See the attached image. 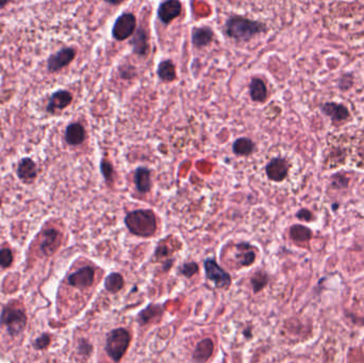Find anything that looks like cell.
<instances>
[{"instance_id":"1","label":"cell","mask_w":364,"mask_h":363,"mask_svg":"<svg viewBox=\"0 0 364 363\" xmlns=\"http://www.w3.org/2000/svg\"><path fill=\"white\" fill-rule=\"evenodd\" d=\"M266 31L264 24L244 16H231L225 24V32L231 39L248 41L254 35Z\"/></svg>"},{"instance_id":"2","label":"cell","mask_w":364,"mask_h":363,"mask_svg":"<svg viewBox=\"0 0 364 363\" xmlns=\"http://www.w3.org/2000/svg\"><path fill=\"white\" fill-rule=\"evenodd\" d=\"M125 224L131 233L142 238L154 235L157 230L156 215L151 210L132 211L125 217Z\"/></svg>"},{"instance_id":"3","label":"cell","mask_w":364,"mask_h":363,"mask_svg":"<svg viewBox=\"0 0 364 363\" xmlns=\"http://www.w3.org/2000/svg\"><path fill=\"white\" fill-rule=\"evenodd\" d=\"M130 341L131 337L129 332L124 328H117L109 334L105 351L114 362H118L126 354Z\"/></svg>"},{"instance_id":"4","label":"cell","mask_w":364,"mask_h":363,"mask_svg":"<svg viewBox=\"0 0 364 363\" xmlns=\"http://www.w3.org/2000/svg\"><path fill=\"white\" fill-rule=\"evenodd\" d=\"M0 323L5 326L11 336H16L24 330L27 319L23 310L8 307L5 308L0 317Z\"/></svg>"},{"instance_id":"5","label":"cell","mask_w":364,"mask_h":363,"mask_svg":"<svg viewBox=\"0 0 364 363\" xmlns=\"http://www.w3.org/2000/svg\"><path fill=\"white\" fill-rule=\"evenodd\" d=\"M136 27V20L132 13H123L116 19L113 28L112 35L116 41H125L130 38Z\"/></svg>"},{"instance_id":"6","label":"cell","mask_w":364,"mask_h":363,"mask_svg":"<svg viewBox=\"0 0 364 363\" xmlns=\"http://www.w3.org/2000/svg\"><path fill=\"white\" fill-rule=\"evenodd\" d=\"M206 275L210 281L214 283L216 288H228L231 283L230 275L225 271L214 260L209 259L205 262Z\"/></svg>"},{"instance_id":"7","label":"cell","mask_w":364,"mask_h":363,"mask_svg":"<svg viewBox=\"0 0 364 363\" xmlns=\"http://www.w3.org/2000/svg\"><path fill=\"white\" fill-rule=\"evenodd\" d=\"M181 10L182 6L178 0H168L159 6L158 17L162 24L169 25L179 16Z\"/></svg>"},{"instance_id":"8","label":"cell","mask_w":364,"mask_h":363,"mask_svg":"<svg viewBox=\"0 0 364 363\" xmlns=\"http://www.w3.org/2000/svg\"><path fill=\"white\" fill-rule=\"evenodd\" d=\"M94 277H95V270L92 267L85 266L80 268L77 271H75L74 274H71L68 277V283L75 286V288L85 289L93 284Z\"/></svg>"},{"instance_id":"9","label":"cell","mask_w":364,"mask_h":363,"mask_svg":"<svg viewBox=\"0 0 364 363\" xmlns=\"http://www.w3.org/2000/svg\"><path fill=\"white\" fill-rule=\"evenodd\" d=\"M232 258L239 266H249L256 260V252L251 245L247 243H239L233 246Z\"/></svg>"},{"instance_id":"10","label":"cell","mask_w":364,"mask_h":363,"mask_svg":"<svg viewBox=\"0 0 364 363\" xmlns=\"http://www.w3.org/2000/svg\"><path fill=\"white\" fill-rule=\"evenodd\" d=\"M266 175L271 181L280 183L286 176L289 172V164L282 158H275L270 160L265 168Z\"/></svg>"},{"instance_id":"11","label":"cell","mask_w":364,"mask_h":363,"mask_svg":"<svg viewBox=\"0 0 364 363\" xmlns=\"http://www.w3.org/2000/svg\"><path fill=\"white\" fill-rule=\"evenodd\" d=\"M76 56V51L72 48L61 49L58 53L52 56L48 61V68L50 71L59 70L69 64Z\"/></svg>"},{"instance_id":"12","label":"cell","mask_w":364,"mask_h":363,"mask_svg":"<svg viewBox=\"0 0 364 363\" xmlns=\"http://www.w3.org/2000/svg\"><path fill=\"white\" fill-rule=\"evenodd\" d=\"M214 351V343L211 339H204L197 344L194 351L193 359L197 363H205L210 359Z\"/></svg>"},{"instance_id":"13","label":"cell","mask_w":364,"mask_h":363,"mask_svg":"<svg viewBox=\"0 0 364 363\" xmlns=\"http://www.w3.org/2000/svg\"><path fill=\"white\" fill-rule=\"evenodd\" d=\"M213 31L209 27L195 28L192 33V42L195 47H205L213 40Z\"/></svg>"},{"instance_id":"14","label":"cell","mask_w":364,"mask_h":363,"mask_svg":"<svg viewBox=\"0 0 364 363\" xmlns=\"http://www.w3.org/2000/svg\"><path fill=\"white\" fill-rule=\"evenodd\" d=\"M60 244L59 233L54 229H48L43 233L41 249L45 255H51L54 252Z\"/></svg>"},{"instance_id":"15","label":"cell","mask_w":364,"mask_h":363,"mask_svg":"<svg viewBox=\"0 0 364 363\" xmlns=\"http://www.w3.org/2000/svg\"><path fill=\"white\" fill-rule=\"evenodd\" d=\"M71 95L67 90H59V92H56L48 103L47 110L49 112H53L56 110H62L64 108H66L67 105L71 102Z\"/></svg>"},{"instance_id":"16","label":"cell","mask_w":364,"mask_h":363,"mask_svg":"<svg viewBox=\"0 0 364 363\" xmlns=\"http://www.w3.org/2000/svg\"><path fill=\"white\" fill-rule=\"evenodd\" d=\"M134 184L140 193L145 194L150 191L151 188V178L150 171L146 168L136 169L134 174Z\"/></svg>"},{"instance_id":"17","label":"cell","mask_w":364,"mask_h":363,"mask_svg":"<svg viewBox=\"0 0 364 363\" xmlns=\"http://www.w3.org/2000/svg\"><path fill=\"white\" fill-rule=\"evenodd\" d=\"M249 95L253 101L263 102L267 98V88L260 78H252L249 83Z\"/></svg>"},{"instance_id":"18","label":"cell","mask_w":364,"mask_h":363,"mask_svg":"<svg viewBox=\"0 0 364 363\" xmlns=\"http://www.w3.org/2000/svg\"><path fill=\"white\" fill-rule=\"evenodd\" d=\"M322 110L325 114L330 116L333 120L341 122L345 120L348 117V110L344 107L343 104L335 103V102H327L322 105Z\"/></svg>"},{"instance_id":"19","label":"cell","mask_w":364,"mask_h":363,"mask_svg":"<svg viewBox=\"0 0 364 363\" xmlns=\"http://www.w3.org/2000/svg\"><path fill=\"white\" fill-rule=\"evenodd\" d=\"M66 142L70 145H80L85 139L84 128L80 124H71L67 127L65 132Z\"/></svg>"},{"instance_id":"20","label":"cell","mask_w":364,"mask_h":363,"mask_svg":"<svg viewBox=\"0 0 364 363\" xmlns=\"http://www.w3.org/2000/svg\"><path fill=\"white\" fill-rule=\"evenodd\" d=\"M17 175L22 180L26 181V183H31L37 176V169H35L34 162L30 159L22 160V162L19 165Z\"/></svg>"},{"instance_id":"21","label":"cell","mask_w":364,"mask_h":363,"mask_svg":"<svg viewBox=\"0 0 364 363\" xmlns=\"http://www.w3.org/2000/svg\"><path fill=\"white\" fill-rule=\"evenodd\" d=\"M132 46L133 51L136 55L145 56L147 53L149 46L147 43V34L143 28H139L138 31H136L132 41Z\"/></svg>"},{"instance_id":"22","label":"cell","mask_w":364,"mask_h":363,"mask_svg":"<svg viewBox=\"0 0 364 363\" xmlns=\"http://www.w3.org/2000/svg\"><path fill=\"white\" fill-rule=\"evenodd\" d=\"M158 76L162 81L171 82L176 79V66L171 60H164L158 66Z\"/></svg>"},{"instance_id":"23","label":"cell","mask_w":364,"mask_h":363,"mask_svg":"<svg viewBox=\"0 0 364 363\" xmlns=\"http://www.w3.org/2000/svg\"><path fill=\"white\" fill-rule=\"evenodd\" d=\"M232 150L236 156L246 157L253 153L254 143L248 138H240L232 144Z\"/></svg>"},{"instance_id":"24","label":"cell","mask_w":364,"mask_h":363,"mask_svg":"<svg viewBox=\"0 0 364 363\" xmlns=\"http://www.w3.org/2000/svg\"><path fill=\"white\" fill-rule=\"evenodd\" d=\"M162 313H163V311L160 306L150 305L140 313L139 322L142 325L149 324L151 322L157 321L158 319H160V317L162 316Z\"/></svg>"},{"instance_id":"25","label":"cell","mask_w":364,"mask_h":363,"mask_svg":"<svg viewBox=\"0 0 364 363\" xmlns=\"http://www.w3.org/2000/svg\"><path fill=\"white\" fill-rule=\"evenodd\" d=\"M104 285H105V289H107L109 292L117 293L123 289L124 278L118 273H112L105 278Z\"/></svg>"},{"instance_id":"26","label":"cell","mask_w":364,"mask_h":363,"mask_svg":"<svg viewBox=\"0 0 364 363\" xmlns=\"http://www.w3.org/2000/svg\"><path fill=\"white\" fill-rule=\"evenodd\" d=\"M290 235L296 242H307L311 239L312 232L305 226L294 225L290 229Z\"/></svg>"},{"instance_id":"27","label":"cell","mask_w":364,"mask_h":363,"mask_svg":"<svg viewBox=\"0 0 364 363\" xmlns=\"http://www.w3.org/2000/svg\"><path fill=\"white\" fill-rule=\"evenodd\" d=\"M267 281H268V277L265 273H263V271H257V273L251 278V284H252L253 291L256 293L261 291L266 285Z\"/></svg>"},{"instance_id":"28","label":"cell","mask_w":364,"mask_h":363,"mask_svg":"<svg viewBox=\"0 0 364 363\" xmlns=\"http://www.w3.org/2000/svg\"><path fill=\"white\" fill-rule=\"evenodd\" d=\"M100 170H101V174H102V176H103V178L105 180H107V181H111L112 180L114 170H113L112 164L109 161L102 160L101 163H100Z\"/></svg>"},{"instance_id":"29","label":"cell","mask_w":364,"mask_h":363,"mask_svg":"<svg viewBox=\"0 0 364 363\" xmlns=\"http://www.w3.org/2000/svg\"><path fill=\"white\" fill-rule=\"evenodd\" d=\"M13 261V255L10 249L4 248L0 250V266L8 267Z\"/></svg>"},{"instance_id":"30","label":"cell","mask_w":364,"mask_h":363,"mask_svg":"<svg viewBox=\"0 0 364 363\" xmlns=\"http://www.w3.org/2000/svg\"><path fill=\"white\" fill-rule=\"evenodd\" d=\"M197 270H198V266H197V264L194 262L187 263L181 267V273L187 277H192L197 273Z\"/></svg>"},{"instance_id":"31","label":"cell","mask_w":364,"mask_h":363,"mask_svg":"<svg viewBox=\"0 0 364 363\" xmlns=\"http://www.w3.org/2000/svg\"><path fill=\"white\" fill-rule=\"evenodd\" d=\"M50 343V338L48 335H43L40 337L35 342H34V347L37 350H44L49 345Z\"/></svg>"},{"instance_id":"32","label":"cell","mask_w":364,"mask_h":363,"mask_svg":"<svg viewBox=\"0 0 364 363\" xmlns=\"http://www.w3.org/2000/svg\"><path fill=\"white\" fill-rule=\"evenodd\" d=\"M297 217L299 220H302V221H306V222H309L312 220V213L310 212L309 210H306V209H302L300 211H298V213H297Z\"/></svg>"},{"instance_id":"33","label":"cell","mask_w":364,"mask_h":363,"mask_svg":"<svg viewBox=\"0 0 364 363\" xmlns=\"http://www.w3.org/2000/svg\"><path fill=\"white\" fill-rule=\"evenodd\" d=\"M169 253V249L165 245H160L156 250V256L158 258H164V257H166Z\"/></svg>"}]
</instances>
